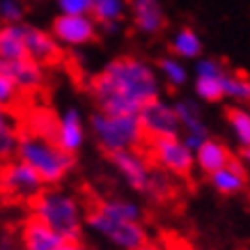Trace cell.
<instances>
[{
    "mask_svg": "<svg viewBox=\"0 0 250 250\" xmlns=\"http://www.w3.org/2000/svg\"><path fill=\"white\" fill-rule=\"evenodd\" d=\"M90 94L99 113L138 115L147 104L161 97L156 69L143 58L120 55L90 81Z\"/></svg>",
    "mask_w": 250,
    "mask_h": 250,
    "instance_id": "1",
    "label": "cell"
},
{
    "mask_svg": "<svg viewBox=\"0 0 250 250\" xmlns=\"http://www.w3.org/2000/svg\"><path fill=\"white\" fill-rule=\"evenodd\" d=\"M30 216L60 234L64 241H81L85 209L76 195L60 188H44L30 200Z\"/></svg>",
    "mask_w": 250,
    "mask_h": 250,
    "instance_id": "2",
    "label": "cell"
},
{
    "mask_svg": "<svg viewBox=\"0 0 250 250\" xmlns=\"http://www.w3.org/2000/svg\"><path fill=\"white\" fill-rule=\"evenodd\" d=\"M14 159L30 166L44 186H58L76 166V156L64 154L51 138L39 133H19Z\"/></svg>",
    "mask_w": 250,
    "mask_h": 250,
    "instance_id": "3",
    "label": "cell"
},
{
    "mask_svg": "<svg viewBox=\"0 0 250 250\" xmlns=\"http://www.w3.org/2000/svg\"><path fill=\"white\" fill-rule=\"evenodd\" d=\"M90 129L99 149L106 156L138 149L145 140L138 115H108L97 110L90 117Z\"/></svg>",
    "mask_w": 250,
    "mask_h": 250,
    "instance_id": "4",
    "label": "cell"
},
{
    "mask_svg": "<svg viewBox=\"0 0 250 250\" xmlns=\"http://www.w3.org/2000/svg\"><path fill=\"white\" fill-rule=\"evenodd\" d=\"M85 228L117 250H136L147 243V229L143 223L110 218L94 207L85 211Z\"/></svg>",
    "mask_w": 250,
    "mask_h": 250,
    "instance_id": "5",
    "label": "cell"
},
{
    "mask_svg": "<svg viewBox=\"0 0 250 250\" xmlns=\"http://www.w3.org/2000/svg\"><path fill=\"white\" fill-rule=\"evenodd\" d=\"M147 152H149V159L154 161L156 170H161V172H166V174L188 177L195 170L193 152L184 145V140L179 136L152 138Z\"/></svg>",
    "mask_w": 250,
    "mask_h": 250,
    "instance_id": "6",
    "label": "cell"
},
{
    "mask_svg": "<svg viewBox=\"0 0 250 250\" xmlns=\"http://www.w3.org/2000/svg\"><path fill=\"white\" fill-rule=\"evenodd\" d=\"M229 69L216 58H200L193 69V92L197 101L218 104L225 99V78Z\"/></svg>",
    "mask_w": 250,
    "mask_h": 250,
    "instance_id": "7",
    "label": "cell"
},
{
    "mask_svg": "<svg viewBox=\"0 0 250 250\" xmlns=\"http://www.w3.org/2000/svg\"><path fill=\"white\" fill-rule=\"evenodd\" d=\"M42 190H44V184L30 166H25L16 159L2 163V167H0V193L30 202Z\"/></svg>",
    "mask_w": 250,
    "mask_h": 250,
    "instance_id": "8",
    "label": "cell"
},
{
    "mask_svg": "<svg viewBox=\"0 0 250 250\" xmlns=\"http://www.w3.org/2000/svg\"><path fill=\"white\" fill-rule=\"evenodd\" d=\"M51 35L58 44L69 46V48H81V46L92 44L99 35V25L92 16H71L58 14L51 23Z\"/></svg>",
    "mask_w": 250,
    "mask_h": 250,
    "instance_id": "9",
    "label": "cell"
},
{
    "mask_svg": "<svg viewBox=\"0 0 250 250\" xmlns=\"http://www.w3.org/2000/svg\"><path fill=\"white\" fill-rule=\"evenodd\" d=\"M172 106L179 120V138L190 152H195L207 138H211L202 115V106L197 104V99H177Z\"/></svg>",
    "mask_w": 250,
    "mask_h": 250,
    "instance_id": "10",
    "label": "cell"
},
{
    "mask_svg": "<svg viewBox=\"0 0 250 250\" xmlns=\"http://www.w3.org/2000/svg\"><path fill=\"white\" fill-rule=\"evenodd\" d=\"M138 120H140V126H143V133L149 140L152 138L179 136V120H177L172 101H166L161 97L154 99L152 104H147L138 113Z\"/></svg>",
    "mask_w": 250,
    "mask_h": 250,
    "instance_id": "11",
    "label": "cell"
},
{
    "mask_svg": "<svg viewBox=\"0 0 250 250\" xmlns=\"http://www.w3.org/2000/svg\"><path fill=\"white\" fill-rule=\"evenodd\" d=\"M87 131H85V120L83 113L78 108H67L58 115V120L53 122V129H51V140L60 147L64 154L69 156H76L85 145Z\"/></svg>",
    "mask_w": 250,
    "mask_h": 250,
    "instance_id": "12",
    "label": "cell"
},
{
    "mask_svg": "<svg viewBox=\"0 0 250 250\" xmlns=\"http://www.w3.org/2000/svg\"><path fill=\"white\" fill-rule=\"evenodd\" d=\"M113 167L117 170V174L122 177V182L126 184L131 190L136 193H147L149 186V177H152L154 167L149 166V161L145 159V154L140 149H129V152H120L108 156Z\"/></svg>",
    "mask_w": 250,
    "mask_h": 250,
    "instance_id": "13",
    "label": "cell"
},
{
    "mask_svg": "<svg viewBox=\"0 0 250 250\" xmlns=\"http://www.w3.org/2000/svg\"><path fill=\"white\" fill-rule=\"evenodd\" d=\"M0 69L7 74L14 85L23 92H37L46 81V71L39 62L25 58V60H16V62H2L0 60Z\"/></svg>",
    "mask_w": 250,
    "mask_h": 250,
    "instance_id": "14",
    "label": "cell"
},
{
    "mask_svg": "<svg viewBox=\"0 0 250 250\" xmlns=\"http://www.w3.org/2000/svg\"><path fill=\"white\" fill-rule=\"evenodd\" d=\"M209 184L213 186V190L218 195H225V197L239 195L248 186V170L243 166V161L234 156L225 167H220L213 174H209Z\"/></svg>",
    "mask_w": 250,
    "mask_h": 250,
    "instance_id": "15",
    "label": "cell"
},
{
    "mask_svg": "<svg viewBox=\"0 0 250 250\" xmlns=\"http://www.w3.org/2000/svg\"><path fill=\"white\" fill-rule=\"evenodd\" d=\"M131 16H133V25L143 35H159L167 23L161 0H131Z\"/></svg>",
    "mask_w": 250,
    "mask_h": 250,
    "instance_id": "16",
    "label": "cell"
},
{
    "mask_svg": "<svg viewBox=\"0 0 250 250\" xmlns=\"http://www.w3.org/2000/svg\"><path fill=\"white\" fill-rule=\"evenodd\" d=\"M25 44H28V58L35 62H39L42 67L46 64H53L60 60V44L53 39V35L48 30L28 25L25 32Z\"/></svg>",
    "mask_w": 250,
    "mask_h": 250,
    "instance_id": "17",
    "label": "cell"
},
{
    "mask_svg": "<svg viewBox=\"0 0 250 250\" xmlns=\"http://www.w3.org/2000/svg\"><path fill=\"white\" fill-rule=\"evenodd\" d=\"M21 243L23 250H60L67 241L60 234H55L51 228H46L44 223H39L37 218L30 216L23 223Z\"/></svg>",
    "mask_w": 250,
    "mask_h": 250,
    "instance_id": "18",
    "label": "cell"
},
{
    "mask_svg": "<svg viewBox=\"0 0 250 250\" xmlns=\"http://www.w3.org/2000/svg\"><path fill=\"white\" fill-rule=\"evenodd\" d=\"M193 159H195L197 170H202L205 174H213L216 170L228 166L234 156H232V152H229V147L225 143H220L216 138H207L205 143L193 152Z\"/></svg>",
    "mask_w": 250,
    "mask_h": 250,
    "instance_id": "19",
    "label": "cell"
},
{
    "mask_svg": "<svg viewBox=\"0 0 250 250\" xmlns=\"http://www.w3.org/2000/svg\"><path fill=\"white\" fill-rule=\"evenodd\" d=\"M25 32H28V23H14L0 28V60L16 62L28 58Z\"/></svg>",
    "mask_w": 250,
    "mask_h": 250,
    "instance_id": "20",
    "label": "cell"
},
{
    "mask_svg": "<svg viewBox=\"0 0 250 250\" xmlns=\"http://www.w3.org/2000/svg\"><path fill=\"white\" fill-rule=\"evenodd\" d=\"M124 14H126V0H92L90 16L106 32H117Z\"/></svg>",
    "mask_w": 250,
    "mask_h": 250,
    "instance_id": "21",
    "label": "cell"
},
{
    "mask_svg": "<svg viewBox=\"0 0 250 250\" xmlns=\"http://www.w3.org/2000/svg\"><path fill=\"white\" fill-rule=\"evenodd\" d=\"M170 51L177 60H200L202 58V37L197 35L193 28L188 25H184L179 30L174 32L172 37H170Z\"/></svg>",
    "mask_w": 250,
    "mask_h": 250,
    "instance_id": "22",
    "label": "cell"
},
{
    "mask_svg": "<svg viewBox=\"0 0 250 250\" xmlns=\"http://www.w3.org/2000/svg\"><path fill=\"white\" fill-rule=\"evenodd\" d=\"M94 209L101 213H106L110 218L117 220H129V223H143V209L138 202L129 200V197H104L99 200Z\"/></svg>",
    "mask_w": 250,
    "mask_h": 250,
    "instance_id": "23",
    "label": "cell"
},
{
    "mask_svg": "<svg viewBox=\"0 0 250 250\" xmlns=\"http://www.w3.org/2000/svg\"><path fill=\"white\" fill-rule=\"evenodd\" d=\"M156 74H159L161 83H166L167 87H172V90L184 87L190 78L186 62L177 60L174 55H163V58H159V62H156Z\"/></svg>",
    "mask_w": 250,
    "mask_h": 250,
    "instance_id": "24",
    "label": "cell"
},
{
    "mask_svg": "<svg viewBox=\"0 0 250 250\" xmlns=\"http://www.w3.org/2000/svg\"><path fill=\"white\" fill-rule=\"evenodd\" d=\"M225 117H228V126L234 136L236 145L241 149H248L250 147V110L246 106H229L225 110Z\"/></svg>",
    "mask_w": 250,
    "mask_h": 250,
    "instance_id": "25",
    "label": "cell"
},
{
    "mask_svg": "<svg viewBox=\"0 0 250 250\" xmlns=\"http://www.w3.org/2000/svg\"><path fill=\"white\" fill-rule=\"evenodd\" d=\"M225 99L229 101H236L239 106L243 104H250V78L241 71H228V78H225Z\"/></svg>",
    "mask_w": 250,
    "mask_h": 250,
    "instance_id": "26",
    "label": "cell"
},
{
    "mask_svg": "<svg viewBox=\"0 0 250 250\" xmlns=\"http://www.w3.org/2000/svg\"><path fill=\"white\" fill-rule=\"evenodd\" d=\"M172 190H174L172 182L167 179V174L154 167L152 177H149V186H147V193H145V195L149 197V200H154V202H163V200H167V197L172 195Z\"/></svg>",
    "mask_w": 250,
    "mask_h": 250,
    "instance_id": "27",
    "label": "cell"
},
{
    "mask_svg": "<svg viewBox=\"0 0 250 250\" xmlns=\"http://www.w3.org/2000/svg\"><path fill=\"white\" fill-rule=\"evenodd\" d=\"M23 16H25V7L21 0H0V23L2 25L23 23Z\"/></svg>",
    "mask_w": 250,
    "mask_h": 250,
    "instance_id": "28",
    "label": "cell"
},
{
    "mask_svg": "<svg viewBox=\"0 0 250 250\" xmlns=\"http://www.w3.org/2000/svg\"><path fill=\"white\" fill-rule=\"evenodd\" d=\"M19 94H21V90H19V87L14 85V81L0 69V108L7 110L9 106H14Z\"/></svg>",
    "mask_w": 250,
    "mask_h": 250,
    "instance_id": "29",
    "label": "cell"
},
{
    "mask_svg": "<svg viewBox=\"0 0 250 250\" xmlns=\"http://www.w3.org/2000/svg\"><path fill=\"white\" fill-rule=\"evenodd\" d=\"M55 5H58V9H60V14L90 16L92 0H55Z\"/></svg>",
    "mask_w": 250,
    "mask_h": 250,
    "instance_id": "30",
    "label": "cell"
},
{
    "mask_svg": "<svg viewBox=\"0 0 250 250\" xmlns=\"http://www.w3.org/2000/svg\"><path fill=\"white\" fill-rule=\"evenodd\" d=\"M7 129H14V124H12V117L7 115V110L5 108H0V133Z\"/></svg>",
    "mask_w": 250,
    "mask_h": 250,
    "instance_id": "31",
    "label": "cell"
},
{
    "mask_svg": "<svg viewBox=\"0 0 250 250\" xmlns=\"http://www.w3.org/2000/svg\"><path fill=\"white\" fill-rule=\"evenodd\" d=\"M60 250H92V248H87L83 241H69V243H64Z\"/></svg>",
    "mask_w": 250,
    "mask_h": 250,
    "instance_id": "32",
    "label": "cell"
},
{
    "mask_svg": "<svg viewBox=\"0 0 250 250\" xmlns=\"http://www.w3.org/2000/svg\"><path fill=\"white\" fill-rule=\"evenodd\" d=\"M136 250H163V248L156 246V243H152V241H147L145 246H140V248H136Z\"/></svg>",
    "mask_w": 250,
    "mask_h": 250,
    "instance_id": "33",
    "label": "cell"
},
{
    "mask_svg": "<svg viewBox=\"0 0 250 250\" xmlns=\"http://www.w3.org/2000/svg\"><path fill=\"white\" fill-rule=\"evenodd\" d=\"M241 161H243V166L250 167V147L248 149H241Z\"/></svg>",
    "mask_w": 250,
    "mask_h": 250,
    "instance_id": "34",
    "label": "cell"
},
{
    "mask_svg": "<svg viewBox=\"0 0 250 250\" xmlns=\"http://www.w3.org/2000/svg\"><path fill=\"white\" fill-rule=\"evenodd\" d=\"M195 250H213V248H195Z\"/></svg>",
    "mask_w": 250,
    "mask_h": 250,
    "instance_id": "35",
    "label": "cell"
},
{
    "mask_svg": "<svg viewBox=\"0 0 250 250\" xmlns=\"http://www.w3.org/2000/svg\"><path fill=\"white\" fill-rule=\"evenodd\" d=\"M0 28H2V23H0Z\"/></svg>",
    "mask_w": 250,
    "mask_h": 250,
    "instance_id": "36",
    "label": "cell"
}]
</instances>
